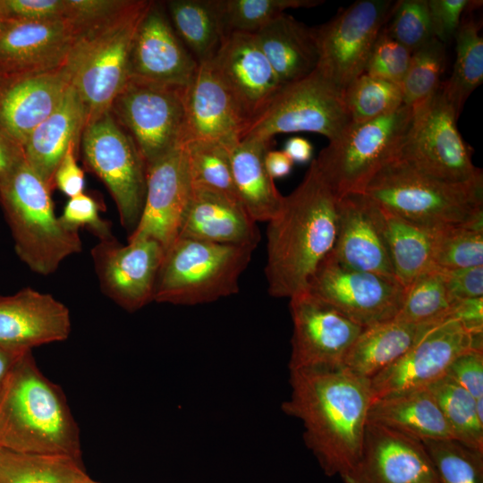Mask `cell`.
<instances>
[{
	"mask_svg": "<svg viewBox=\"0 0 483 483\" xmlns=\"http://www.w3.org/2000/svg\"><path fill=\"white\" fill-rule=\"evenodd\" d=\"M282 404L302 422L303 438L326 476L343 478L358 462L372 402L369 379L340 367L290 370Z\"/></svg>",
	"mask_w": 483,
	"mask_h": 483,
	"instance_id": "6da1fadb",
	"label": "cell"
},
{
	"mask_svg": "<svg viewBox=\"0 0 483 483\" xmlns=\"http://www.w3.org/2000/svg\"><path fill=\"white\" fill-rule=\"evenodd\" d=\"M338 198L314 159L301 183L267 222L265 275L268 293L291 298L306 291L323 260L333 251L338 229Z\"/></svg>",
	"mask_w": 483,
	"mask_h": 483,
	"instance_id": "7a4b0ae2",
	"label": "cell"
},
{
	"mask_svg": "<svg viewBox=\"0 0 483 483\" xmlns=\"http://www.w3.org/2000/svg\"><path fill=\"white\" fill-rule=\"evenodd\" d=\"M0 447L81 461L79 428L66 398L40 371L32 351L20 358L0 390Z\"/></svg>",
	"mask_w": 483,
	"mask_h": 483,
	"instance_id": "3957f363",
	"label": "cell"
},
{
	"mask_svg": "<svg viewBox=\"0 0 483 483\" xmlns=\"http://www.w3.org/2000/svg\"><path fill=\"white\" fill-rule=\"evenodd\" d=\"M362 193L387 212L429 229L483 219V180H438L398 157L385 165Z\"/></svg>",
	"mask_w": 483,
	"mask_h": 483,
	"instance_id": "277c9868",
	"label": "cell"
},
{
	"mask_svg": "<svg viewBox=\"0 0 483 483\" xmlns=\"http://www.w3.org/2000/svg\"><path fill=\"white\" fill-rule=\"evenodd\" d=\"M52 189L26 160L0 187V205L14 250L28 267L48 275L82 250L79 230L67 227L55 212Z\"/></svg>",
	"mask_w": 483,
	"mask_h": 483,
	"instance_id": "5b68a950",
	"label": "cell"
},
{
	"mask_svg": "<svg viewBox=\"0 0 483 483\" xmlns=\"http://www.w3.org/2000/svg\"><path fill=\"white\" fill-rule=\"evenodd\" d=\"M148 3L132 0L119 13L76 36L65 66L85 124L108 112L127 82L132 39Z\"/></svg>",
	"mask_w": 483,
	"mask_h": 483,
	"instance_id": "8992f818",
	"label": "cell"
},
{
	"mask_svg": "<svg viewBox=\"0 0 483 483\" xmlns=\"http://www.w3.org/2000/svg\"><path fill=\"white\" fill-rule=\"evenodd\" d=\"M254 250L177 238L165 252L154 301L193 306L238 292Z\"/></svg>",
	"mask_w": 483,
	"mask_h": 483,
	"instance_id": "52a82bcc",
	"label": "cell"
},
{
	"mask_svg": "<svg viewBox=\"0 0 483 483\" xmlns=\"http://www.w3.org/2000/svg\"><path fill=\"white\" fill-rule=\"evenodd\" d=\"M413 112L402 105L373 120L351 122L319 152L315 164L338 199L362 193L372 178L398 157Z\"/></svg>",
	"mask_w": 483,
	"mask_h": 483,
	"instance_id": "ba28073f",
	"label": "cell"
},
{
	"mask_svg": "<svg viewBox=\"0 0 483 483\" xmlns=\"http://www.w3.org/2000/svg\"><path fill=\"white\" fill-rule=\"evenodd\" d=\"M350 123L343 90L317 68L302 79L282 85L242 140L272 141L276 134L306 131L331 141Z\"/></svg>",
	"mask_w": 483,
	"mask_h": 483,
	"instance_id": "9c48e42d",
	"label": "cell"
},
{
	"mask_svg": "<svg viewBox=\"0 0 483 483\" xmlns=\"http://www.w3.org/2000/svg\"><path fill=\"white\" fill-rule=\"evenodd\" d=\"M80 140L86 167L106 186L123 227L131 233L138 225L146 196L143 157L110 111L85 124Z\"/></svg>",
	"mask_w": 483,
	"mask_h": 483,
	"instance_id": "30bf717a",
	"label": "cell"
},
{
	"mask_svg": "<svg viewBox=\"0 0 483 483\" xmlns=\"http://www.w3.org/2000/svg\"><path fill=\"white\" fill-rule=\"evenodd\" d=\"M185 88L128 79L110 113L131 137L147 167L186 141Z\"/></svg>",
	"mask_w": 483,
	"mask_h": 483,
	"instance_id": "8fae6325",
	"label": "cell"
},
{
	"mask_svg": "<svg viewBox=\"0 0 483 483\" xmlns=\"http://www.w3.org/2000/svg\"><path fill=\"white\" fill-rule=\"evenodd\" d=\"M413 116L398 158L433 178L466 183L483 180L462 138L453 106L439 89L413 107Z\"/></svg>",
	"mask_w": 483,
	"mask_h": 483,
	"instance_id": "7c38bea8",
	"label": "cell"
},
{
	"mask_svg": "<svg viewBox=\"0 0 483 483\" xmlns=\"http://www.w3.org/2000/svg\"><path fill=\"white\" fill-rule=\"evenodd\" d=\"M393 5L390 0H359L315 28L317 68L341 89L364 72Z\"/></svg>",
	"mask_w": 483,
	"mask_h": 483,
	"instance_id": "4fadbf2b",
	"label": "cell"
},
{
	"mask_svg": "<svg viewBox=\"0 0 483 483\" xmlns=\"http://www.w3.org/2000/svg\"><path fill=\"white\" fill-rule=\"evenodd\" d=\"M306 290L364 328L394 319L405 295V288L396 280L348 268L331 254L318 266Z\"/></svg>",
	"mask_w": 483,
	"mask_h": 483,
	"instance_id": "5bb4252c",
	"label": "cell"
},
{
	"mask_svg": "<svg viewBox=\"0 0 483 483\" xmlns=\"http://www.w3.org/2000/svg\"><path fill=\"white\" fill-rule=\"evenodd\" d=\"M475 349L483 350L482 334H470L453 318L432 325L396 361L369 379L372 401L428 387L446 375L459 355Z\"/></svg>",
	"mask_w": 483,
	"mask_h": 483,
	"instance_id": "9a60e30c",
	"label": "cell"
},
{
	"mask_svg": "<svg viewBox=\"0 0 483 483\" xmlns=\"http://www.w3.org/2000/svg\"><path fill=\"white\" fill-rule=\"evenodd\" d=\"M292 320L289 369H332L364 327L307 290L290 298Z\"/></svg>",
	"mask_w": 483,
	"mask_h": 483,
	"instance_id": "2e32d148",
	"label": "cell"
},
{
	"mask_svg": "<svg viewBox=\"0 0 483 483\" xmlns=\"http://www.w3.org/2000/svg\"><path fill=\"white\" fill-rule=\"evenodd\" d=\"M164 256L162 245L148 238L123 245L111 236L99 240L91 250L102 292L128 312L154 301Z\"/></svg>",
	"mask_w": 483,
	"mask_h": 483,
	"instance_id": "e0dca14e",
	"label": "cell"
},
{
	"mask_svg": "<svg viewBox=\"0 0 483 483\" xmlns=\"http://www.w3.org/2000/svg\"><path fill=\"white\" fill-rule=\"evenodd\" d=\"M162 6L149 1L138 24L130 52L129 79L186 88L199 64Z\"/></svg>",
	"mask_w": 483,
	"mask_h": 483,
	"instance_id": "ac0fdd59",
	"label": "cell"
},
{
	"mask_svg": "<svg viewBox=\"0 0 483 483\" xmlns=\"http://www.w3.org/2000/svg\"><path fill=\"white\" fill-rule=\"evenodd\" d=\"M344 483H439L421 441L367 421L360 459Z\"/></svg>",
	"mask_w": 483,
	"mask_h": 483,
	"instance_id": "d6986e66",
	"label": "cell"
},
{
	"mask_svg": "<svg viewBox=\"0 0 483 483\" xmlns=\"http://www.w3.org/2000/svg\"><path fill=\"white\" fill-rule=\"evenodd\" d=\"M191 192L182 147L149 165L142 212L128 241L152 239L160 243L165 252L179 236Z\"/></svg>",
	"mask_w": 483,
	"mask_h": 483,
	"instance_id": "ffe728a7",
	"label": "cell"
},
{
	"mask_svg": "<svg viewBox=\"0 0 483 483\" xmlns=\"http://www.w3.org/2000/svg\"><path fill=\"white\" fill-rule=\"evenodd\" d=\"M75 36L72 25L64 18L4 19L0 27V77L64 66Z\"/></svg>",
	"mask_w": 483,
	"mask_h": 483,
	"instance_id": "44dd1931",
	"label": "cell"
},
{
	"mask_svg": "<svg viewBox=\"0 0 483 483\" xmlns=\"http://www.w3.org/2000/svg\"><path fill=\"white\" fill-rule=\"evenodd\" d=\"M210 64L248 126L282 86L253 34L227 35Z\"/></svg>",
	"mask_w": 483,
	"mask_h": 483,
	"instance_id": "7402d4cb",
	"label": "cell"
},
{
	"mask_svg": "<svg viewBox=\"0 0 483 483\" xmlns=\"http://www.w3.org/2000/svg\"><path fill=\"white\" fill-rule=\"evenodd\" d=\"M338 229L331 252L341 265L395 279L377 205L363 193L338 199Z\"/></svg>",
	"mask_w": 483,
	"mask_h": 483,
	"instance_id": "603a6c76",
	"label": "cell"
},
{
	"mask_svg": "<svg viewBox=\"0 0 483 483\" xmlns=\"http://www.w3.org/2000/svg\"><path fill=\"white\" fill-rule=\"evenodd\" d=\"M68 308L49 293L26 287L0 296V345L17 352L69 337Z\"/></svg>",
	"mask_w": 483,
	"mask_h": 483,
	"instance_id": "cb8c5ba5",
	"label": "cell"
},
{
	"mask_svg": "<svg viewBox=\"0 0 483 483\" xmlns=\"http://www.w3.org/2000/svg\"><path fill=\"white\" fill-rule=\"evenodd\" d=\"M186 142H217L228 149L241 141L248 123L210 62L199 64L184 90ZM184 143V144H185Z\"/></svg>",
	"mask_w": 483,
	"mask_h": 483,
	"instance_id": "d4e9b609",
	"label": "cell"
},
{
	"mask_svg": "<svg viewBox=\"0 0 483 483\" xmlns=\"http://www.w3.org/2000/svg\"><path fill=\"white\" fill-rule=\"evenodd\" d=\"M70 81L65 64L0 77V127L23 147L31 131L59 105Z\"/></svg>",
	"mask_w": 483,
	"mask_h": 483,
	"instance_id": "484cf974",
	"label": "cell"
},
{
	"mask_svg": "<svg viewBox=\"0 0 483 483\" xmlns=\"http://www.w3.org/2000/svg\"><path fill=\"white\" fill-rule=\"evenodd\" d=\"M178 238L257 248V222L233 196L191 187Z\"/></svg>",
	"mask_w": 483,
	"mask_h": 483,
	"instance_id": "4316f807",
	"label": "cell"
},
{
	"mask_svg": "<svg viewBox=\"0 0 483 483\" xmlns=\"http://www.w3.org/2000/svg\"><path fill=\"white\" fill-rule=\"evenodd\" d=\"M84 125L82 105L70 84L56 108L27 138L25 160L52 190L56 168L69 146L78 145Z\"/></svg>",
	"mask_w": 483,
	"mask_h": 483,
	"instance_id": "83f0119b",
	"label": "cell"
},
{
	"mask_svg": "<svg viewBox=\"0 0 483 483\" xmlns=\"http://www.w3.org/2000/svg\"><path fill=\"white\" fill-rule=\"evenodd\" d=\"M281 85L302 79L319 62L315 28L282 13L253 34Z\"/></svg>",
	"mask_w": 483,
	"mask_h": 483,
	"instance_id": "f1b7e54d",
	"label": "cell"
},
{
	"mask_svg": "<svg viewBox=\"0 0 483 483\" xmlns=\"http://www.w3.org/2000/svg\"><path fill=\"white\" fill-rule=\"evenodd\" d=\"M367 421L419 441L455 439L428 387L406 390L373 400Z\"/></svg>",
	"mask_w": 483,
	"mask_h": 483,
	"instance_id": "f546056e",
	"label": "cell"
},
{
	"mask_svg": "<svg viewBox=\"0 0 483 483\" xmlns=\"http://www.w3.org/2000/svg\"><path fill=\"white\" fill-rule=\"evenodd\" d=\"M272 141L243 139L230 150L236 196L255 222H268L280 211L284 196L265 166Z\"/></svg>",
	"mask_w": 483,
	"mask_h": 483,
	"instance_id": "4dcf8cb0",
	"label": "cell"
},
{
	"mask_svg": "<svg viewBox=\"0 0 483 483\" xmlns=\"http://www.w3.org/2000/svg\"><path fill=\"white\" fill-rule=\"evenodd\" d=\"M431 326L394 318L365 327L347 351L342 367L371 379L403 355Z\"/></svg>",
	"mask_w": 483,
	"mask_h": 483,
	"instance_id": "1f68e13d",
	"label": "cell"
},
{
	"mask_svg": "<svg viewBox=\"0 0 483 483\" xmlns=\"http://www.w3.org/2000/svg\"><path fill=\"white\" fill-rule=\"evenodd\" d=\"M377 207L394 277L406 289L418 276L435 267L436 230L418 225Z\"/></svg>",
	"mask_w": 483,
	"mask_h": 483,
	"instance_id": "d6a6232c",
	"label": "cell"
},
{
	"mask_svg": "<svg viewBox=\"0 0 483 483\" xmlns=\"http://www.w3.org/2000/svg\"><path fill=\"white\" fill-rule=\"evenodd\" d=\"M165 3L174 31L198 64L211 62L227 37L217 0H170Z\"/></svg>",
	"mask_w": 483,
	"mask_h": 483,
	"instance_id": "836d02e7",
	"label": "cell"
},
{
	"mask_svg": "<svg viewBox=\"0 0 483 483\" xmlns=\"http://www.w3.org/2000/svg\"><path fill=\"white\" fill-rule=\"evenodd\" d=\"M81 461L0 448V483H87Z\"/></svg>",
	"mask_w": 483,
	"mask_h": 483,
	"instance_id": "e575fe53",
	"label": "cell"
},
{
	"mask_svg": "<svg viewBox=\"0 0 483 483\" xmlns=\"http://www.w3.org/2000/svg\"><path fill=\"white\" fill-rule=\"evenodd\" d=\"M454 38L453 72L440 89L459 117L466 100L483 80V38L479 25L471 18L461 22Z\"/></svg>",
	"mask_w": 483,
	"mask_h": 483,
	"instance_id": "d590c367",
	"label": "cell"
},
{
	"mask_svg": "<svg viewBox=\"0 0 483 483\" xmlns=\"http://www.w3.org/2000/svg\"><path fill=\"white\" fill-rule=\"evenodd\" d=\"M428 388L434 395L454 438L483 453V408L446 375Z\"/></svg>",
	"mask_w": 483,
	"mask_h": 483,
	"instance_id": "8d00e7d4",
	"label": "cell"
},
{
	"mask_svg": "<svg viewBox=\"0 0 483 483\" xmlns=\"http://www.w3.org/2000/svg\"><path fill=\"white\" fill-rule=\"evenodd\" d=\"M457 301L451 295L443 269L434 267L418 276L406 289L394 319L415 325H433L450 318Z\"/></svg>",
	"mask_w": 483,
	"mask_h": 483,
	"instance_id": "74e56055",
	"label": "cell"
},
{
	"mask_svg": "<svg viewBox=\"0 0 483 483\" xmlns=\"http://www.w3.org/2000/svg\"><path fill=\"white\" fill-rule=\"evenodd\" d=\"M351 122L361 123L391 114L403 105L399 84L362 73L343 90Z\"/></svg>",
	"mask_w": 483,
	"mask_h": 483,
	"instance_id": "f35d334b",
	"label": "cell"
},
{
	"mask_svg": "<svg viewBox=\"0 0 483 483\" xmlns=\"http://www.w3.org/2000/svg\"><path fill=\"white\" fill-rule=\"evenodd\" d=\"M182 148L191 187L206 188L237 198L230 149L217 142L207 140H191Z\"/></svg>",
	"mask_w": 483,
	"mask_h": 483,
	"instance_id": "ab89813d",
	"label": "cell"
},
{
	"mask_svg": "<svg viewBox=\"0 0 483 483\" xmlns=\"http://www.w3.org/2000/svg\"><path fill=\"white\" fill-rule=\"evenodd\" d=\"M433 261L444 270L483 266V219L436 230Z\"/></svg>",
	"mask_w": 483,
	"mask_h": 483,
	"instance_id": "60d3db41",
	"label": "cell"
},
{
	"mask_svg": "<svg viewBox=\"0 0 483 483\" xmlns=\"http://www.w3.org/2000/svg\"><path fill=\"white\" fill-rule=\"evenodd\" d=\"M321 3L320 0H217L226 35L254 34L287 9L309 8Z\"/></svg>",
	"mask_w": 483,
	"mask_h": 483,
	"instance_id": "b9f144b4",
	"label": "cell"
},
{
	"mask_svg": "<svg viewBox=\"0 0 483 483\" xmlns=\"http://www.w3.org/2000/svg\"><path fill=\"white\" fill-rule=\"evenodd\" d=\"M439 483H483V453L456 439L421 441Z\"/></svg>",
	"mask_w": 483,
	"mask_h": 483,
	"instance_id": "7bdbcfd3",
	"label": "cell"
},
{
	"mask_svg": "<svg viewBox=\"0 0 483 483\" xmlns=\"http://www.w3.org/2000/svg\"><path fill=\"white\" fill-rule=\"evenodd\" d=\"M445 63L444 43L435 38L412 52L401 84L403 105L415 107L427 101L439 89Z\"/></svg>",
	"mask_w": 483,
	"mask_h": 483,
	"instance_id": "ee69618b",
	"label": "cell"
},
{
	"mask_svg": "<svg viewBox=\"0 0 483 483\" xmlns=\"http://www.w3.org/2000/svg\"><path fill=\"white\" fill-rule=\"evenodd\" d=\"M384 31L411 53L434 38L427 0L394 4Z\"/></svg>",
	"mask_w": 483,
	"mask_h": 483,
	"instance_id": "f6af8a7d",
	"label": "cell"
},
{
	"mask_svg": "<svg viewBox=\"0 0 483 483\" xmlns=\"http://www.w3.org/2000/svg\"><path fill=\"white\" fill-rule=\"evenodd\" d=\"M411 54L382 30L363 73L401 85L408 70Z\"/></svg>",
	"mask_w": 483,
	"mask_h": 483,
	"instance_id": "bcb514c9",
	"label": "cell"
},
{
	"mask_svg": "<svg viewBox=\"0 0 483 483\" xmlns=\"http://www.w3.org/2000/svg\"><path fill=\"white\" fill-rule=\"evenodd\" d=\"M65 2L64 18L70 21L77 36L119 13L128 7L132 0H65Z\"/></svg>",
	"mask_w": 483,
	"mask_h": 483,
	"instance_id": "7dc6e473",
	"label": "cell"
},
{
	"mask_svg": "<svg viewBox=\"0 0 483 483\" xmlns=\"http://www.w3.org/2000/svg\"><path fill=\"white\" fill-rule=\"evenodd\" d=\"M60 219L69 228L87 226L99 240L113 236L110 225L99 216L98 203L84 192L69 198Z\"/></svg>",
	"mask_w": 483,
	"mask_h": 483,
	"instance_id": "c3c4849f",
	"label": "cell"
},
{
	"mask_svg": "<svg viewBox=\"0 0 483 483\" xmlns=\"http://www.w3.org/2000/svg\"><path fill=\"white\" fill-rule=\"evenodd\" d=\"M446 376L464 388L483 407V350H470L459 355L449 366Z\"/></svg>",
	"mask_w": 483,
	"mask_h": 483,
	"instance_id": "681fc988",
	"label": "cell"
},
{
	"mask_svg": "<svg viewBox=\"0 0 483 483\" xmlns=\"http://www.w3.org/2000/svg\"><path fill=\"white\" fill-rule=\"evenodd\" d=\"M434 38L442 43L454 37L462 13L479 1L427 0Z\"/></svg>",
	"mask_w": 483,
	"mask_h": 483,
	"instance_id": "f907efd6",
	"label": "cell"
},
{
	"mask_svg": "<svg viewBox=\"0 0 483 483\" xmlns=\"http://www.w3.org/2000/svg\"><path fill=\"white\" fill-rule=\"evenodd\" d=\"M65 0H0V12L4 19L48 20L64 18Z\"/></svg>",
	"mask_w": 483,
	"mask_h": 483,
	"instance_id": "816d5d0a",
	"label": "cell"
},
{
	"mask_svg": "<svg viewBox=\"0 0 483 483\" xmlns=\"http://www.w3.org/2000/svg\"><path fill=\"white\" fill-rule=\"evenodd\" d=\"M444 272L449 292L455 301L483 297V266Z\"/></svg>",
	"mask_w": 483,
	"mask_h": 483,
	"instance_id": "f5cc1de1",
	"label": "cell"
},
{
	"mask_svg": "<svg viewBox=\"0 0 483 483\" xmlns=\"http://www.w3.org/2000/svg\"><path fill=\"white\" fill-rule=\"evenodd\" d=\"M78 145L72 143L59 163L54 175V185L69 198L84 192L85 177L76 160Z\"/></svg>",
	"mask_w": 483,
	"mask_h": 483,
	"instance_id": "db71d44e",
	"label": "cell"
},
{
	"mask_svg": "<svg viewBox=\"0 0 483 483\" xmlns=\"http://www.w3.org/2000/svg\"><path fill=\"white\" fill-rule=\"evenodd\" d=\"M24 161L23 147L0 127V187Z\"/></svg>",
	"mask_w": 483,
	"mask_h": 483,
	"instance_id": "11a10c76",
	"label": "cell"
},
{
	"mask_svg": "<svg viewBox=\"0 0 483 483\" xmlns=\"http://www.w3.org/2000/svg\"><path fill=\"white\" fill-rule=\"evenodd\" d=\"M450 318L459 321L470 334H483V297L458 301Z\"/></svg>",
	"mask_w": 483,
	"mask_h": 483,
	"instance_id": "9f6ffc18",
	"label": "cell"
},
{
	"mask_svg": "<svg viewBox=\"0 0 483 483\" xmlns=\"http://www.w3.org/2000/svg\"><path fill=\"white\" fill-rule=\"evenodd\" d=\"M293 164L283 150L269 149L265 155L266 169L274 180L287 176L291 173Z\"/></svg>",
	"mask_w": 483,
	"mask_h": 483,
	"instance_id": "6f0895ef",
	"label": "cell"
},
{
	"mask_svg": "<svg viewBox=\"0 0 483 483\" xmlns=\"http://www.w3.org/2000/svg\"><path fill=\"white\" fill-rule=\"evenodd\" d=\"M283 151L293 163L304 164L311 160L313 147L305 138L295 136L285 142Z\"/></svg>",
	"mask_w": 483,
	"mask_h": 483,
	"instance_id": "680465c9",
	"label": "cell"
},
{
	"mask_svg": "<svg viewBox=\"0 0 483 483\" xmlns=\"http://www.w3.org/2000/svg\"><path fill=\"white\" fill-rule=\"evenodd\" d=\"M25 352L10 350L0 345V390L17 361Z\"/></svg>",
	"mask_w": 483,
	"mask_h": 483,
	"instance_id": "91938a15",
	"label": "cell"
},
{
	"mask_svg": "<svg viewBox=\"0 0 483 483\" xmlns=\"http://www.w3.org/2000/svg\"><path fill=\"white\" fill-rule=\"evenodd\" d=\"M4 21V18L3 17L2 13L0 12V27L3 24Z\"/></svg>",
	"mask_w": 483,
	"mask_h": 483,
	"instance_id": "94428289",
	"label": "cell"
},
{
	"mask_svg": "<svg viewBox=\"0 0 483 483\" xmlns=\"http://www.w3.org/2000/svg\"><path fill=\"white\" fill-rule=\"evenodd\" d=\"M87 483H99V482H97L95 480H93L92 479H89V480L87 481Z\"/></svg>",
	"mask_w": 483,
	"mask_h": 483,
	"instance_id": "6125c7cd",
	"label": "cell"
},
{
	"mask_svg": "<svg viewBox=\"0 0 483 483\" xmlns=\"http://www.w3.org/2000/svg\"><path fill=\"white\" fill-rule=\"evenodd\" d=\"M1 448V447H0Z\"/></svg>",
	"mask_w": 483,
	"mask_h": 483,
	"instance_id": "be15d7a7",
	"label": "cell"
}]
</instances>
